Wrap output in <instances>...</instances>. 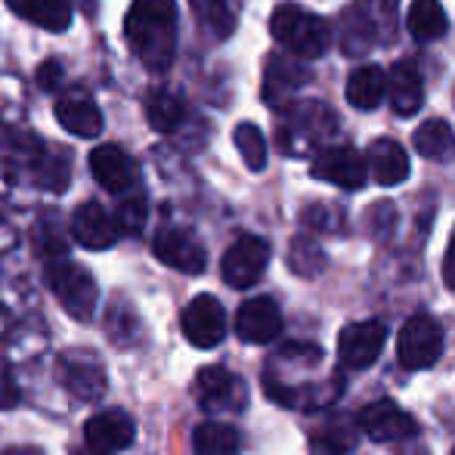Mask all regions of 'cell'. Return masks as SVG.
Returning <instances> with one entry per match:
<instances>
[{"instance_id":"6da1fadb","label":"cell","mask_w":455,"mask_h":455,"mask_svg":"<svg viewBox=\"0 0 455 455\" xmlns=\"http://www.w3.org/2000/svg\"><path fill=\"white\" fill-rule=\"evenodd\" d=\"M124 37L133 56L152 72L171 68L177 53V4L174 0H133L124 19Z\"/></svg>"},{"instance_id":"7a4b0ae2","label":"cell","mask_w":455,"mask_h":455,"mask_svg":"<svg viewBox=\"0 0 455 455\" xmlns=\"http://www.w3.org/2000/svg\"><path fill=\"white\" fill-rule=\"evenodd\" d=\"M0 146H4L12 162H19L28 171V177L41 186V189L62 192L72 183V158H68L66 152L47 146L44 140H37L35 133L0 131Z\"/></svg>"},{"instance_id":"3957f363","label":"cell","mask_w":455,"mask_h":455,"mask_svg":"<svg viewBox=\"0 0 455 455\" xmlns=\"http://www.w3.org/2000/svg\"><path fill=\"white\" fill-rule=\"evenodd\" d=\"M270 31L275 41H279L288 53L298 56V60H319L331 44L329 22L298 4L275 6V12L270 19Z\"/></svg>"},{"instance_id":"277c9868","label":"cell","mask_w":455,"mask_h":455,"mask_svg":"<svg viewBox=\"0 0 455 455\" xmlns=\"http://www.w3.org/2000/svg\"><path fill=\"white\" fill-rule=\"evenodd\" d=\"M47 285L62 304V310L78 323H87L96 313V300H100V288H96L93 275L84 267L72 264V260H56L47 267Z\"/></svg>"},{"instance_id":"5b68a950","label":"cell","mask_w":455,"mask_h":455,"mask_svg":"<svg viewBox=\"0 0 455 455\" xmlns=\"http://www.w3.org/2000/svg\"><path fill=\"white\" fill-rule=\"evenodd\" d=\"M440 354H443V329L437 319L427 313H415L412 319L403 323L400 338H396V360L403 369H431Z\"/></svg>"},{"instance_id":"8992f818","label":"cell","mask_w":455,"mask_h":455,"mask_svg":"<svg viewBox=\"0 0 455 455\" xmlns=\"http://www.w3.org/2000/svg\"><path fill=\"white\" fill-rule=\"evenodd\" d=\"M56 378H60V384L75 400H84V403L102 400L108 390L106 365L91 350H66V354H60V360H56Z\"/></svg>"},{"instance_id":"52a82bcc","label":"cell","mask_w":455,"mask_h":455,"mask_svg":"<svg viewBox=\"0 0 455 455\" xmlns=\"http://www.w3.org/2000/svg\"><path fill=\"white\" fill-rule=\"evenodd\" d=\"M270 267V245L260 235H242L227 248L220 273L229 288H251Z\"/></svg>"},{"instance_id":"ba28073f","label":"cell","mask_w":455,"mask_h":455,"mask_svg":"<svg viewBox=\"0 0 455 455\" xmlns=\"http://www.w3.org/2000/svg\"><path fill=\"white\" fill-rule=\"evenodd\" d=\"M196 394L202 409H208V412H242L248 403L245 381L223 365H208V369L198 371Z\"/></svg>"},{"instance_id":"9c48e42d","label":"cell","mask_w":455,"mask_h":455,"mask_svg":"<svg viewBox=\"0 0 455 455\" xmlns=\"http://www.w3.org/2000/svg\"><path fill=\"white\" fill-rule=\"evenodd\" d=\"M183 335L192 347H217V344L227 338V313H223V304L211 294H198L186 304L183 316Z\"/></svg>"},{"instance_id":"30bf717a","label":"cell","mask_w":455,"mask_h":455,"mask_svg":"<svg viewBox=\"0 0 455 455\" xmlns=\"http://www.w3.org/2000/svg\"><path fill=\"white\" fill-rule=\"evenodd\" d=\"M152 251L171 270H180L189 275L204 273L208 267V254H204V245L189 233V229L180 227H162L152 239Z\"/></svg>"},{"instance_id":"8fae6325","label":"cell","mask_w":455,"mask_h":455,"mask_svg":"<svg viewBox=\"0 0 455 455\" xmlns=\"http://www.w3.org/2000/svg\"><path fill=\"white\" fill-rule=\"evenodd\" d=\"M356 425L375 443H396V440H409L419 434V421L406 409L396 406L394 400L369 403L360 412V419H356Z\"/></svg>"},{"instance_id":"7c38bea8","label":"cell","mask_w":455,"mask_h":455,"mask_svg":"<svg viewBox=\"0 0 455 455\" xmlns=\"http://www.w3.org/2000/svg\"><path fill=\"white\" fill-rule=\"evenodd\" d=\"M310 174L316 180L341 186V189H360L369 180V162L354 146H329L316 156Z\"/></svg>"},{"instance_id":"4fadbf2b","label":"cell","mask_w":455,"mask_h":455,"mask_svg":"<svg viewBox=\"0 0 455 455\" xmlns=\"http://www.w3.org/2000/svg\"><path fill=\"white\" fill-rule=\"evenodd\" d=\"M338 127L335 112L319 102H304V106H294L288 115V124L279 131L282 149L291 152V143H304V149H313L316 143H323L331 131Z\"/></svg>"},{"instance_id":"5bb4252c","label":"cell","mask_w":455,"mask_h":455,"mask_svg":"<svg viewBox=\"0 0 455 455\" xmlns=\"http://www.w3.org/2000/svg\"><path fill=\"white\" fill-rule=\"evenodd\" d=\"M387 341V329L378 319H365V323H354L341 329L338 335V356L347 369H369L378 363Z\"/></svg>"},{"instance_id":"9a60e30c","label":"cell","mask_w":455,"mask_h":455,"mask_svg":"<svg viewBox=\"0 0 455 455\" xmlns=\"http://www.w3.org/2000/svg\"><path fill=\"white\" fill-rule=\"evenodd\" d=\"M282 331V310L273 298H251L235 313V335L245 344H270Z\"/></svg>"},{"instance_id":"2e32d148","label":"cell","mask_w":455,"mask_h":455,"mask_svg":"<svg viewBox=\"0 0 455 455\" xmlns=\"http://www.w3.org/2000/svg\"><path fill=\"white\" fill-rule=\"evenodd\" d=\"M72 235L78 245L91 248V251H106L118 242L121 229L100 202H84L72 214Z\"/></svg>"},{"instance_id":"e0dca14e","label":"cell","mask_w":455,"mask_h":455,"mask_svg":"<svg viewBox=\"0 0 455 455\" xmlns=\"http://www.w3.org/2000/svg\"><path fill=\"white\" fill-rule=\"evenodd\" d=\"M137 437V425L124 409H102L84 425V440L91 450L100 452H115L127 450Z\"/></svg>"},{"instance_id":"ac0fdd59","label":"cell","mask_w":455,"mask_h":455,"mask_svg":"<svg viewBox=\"0 0 455 455\" xmlns=\"http://www.w3.org/2000/svg\"><path fill=\"white\" fill-rule=\"evenodd\" d=\"M91 174L106 192L124 196L127 189L137 186V164L118 146H96L91 152Z\"/></svg>"},{"instance_id":"d6986e66","label":"cell","mask_w":455,"mask_h":455,"mask_svg":"<svg viewBox=\"0 0 455 455\" xmlns=\"http://www.w3.org/2000/svg\"><path fill=\"white\" fill-rule=\"evenodd\" d=\"M56 121H60L68 133L84 137V140H93L102 133L100 106H96L91 96H84L81 91H72V93H66V96L56 100Z\"/></svg>"},{"instance_id":"ffe728a7","label":"cell","mask_w":455,"mask_h":455,"mask_svg":"<svg viewBox=\"0 0 455 455\" xmlns=\"http://www.w3.org/2000/svg\"><path fill=\"white\" fill-rule=\"evenodd\" d=\"M310 81V72H304V66L288 56H270L264 72V100L270 106H285L300 87Z\"/></svg>"},{"instance_id":"44dd1931","label":"cell","mask_w":455,"mask_h":455,"mask_svg":"<svg viewBox=\"0 0 455 455\" xmlns=\"http://www.w3.org/2000/svg\"><path fill=\"white\" fill-rule=\"evenodd\" d=\"M387 100L390 108L403 118L415 115L425 102V84H421L419 68L412 66L409 60H400L387 75Z\"/></svg>"},{"instance_id":"7402d4cb","label":"cell","mask_w":455,"mask_h":455,"mask_svg":"<svg viewBox=\"0 0 455 455\" xmlns=\"http://www.w3.org/2000/svg\"><path fill=\"white\" fill-rule=\"evenodd\" d=\"M369 174L381 186H396L409 177V156L396 140H375L369 146Z\"/></svg>"},{"instance_id":"603a6c76","label":"cell","mask_w":455,"mask_h":455,"mask_svg":"<svg viewBox=\"0 0 455 455\" xmlns=\"http://www.w3.org/2000/svg\"><path fill=\"white\" fill-rule=\"evenodd\" d=\"M338 41L347 56H363L371 44H378V22L365 6H350L338 22Z\"/></svg>"},{"instance_id":"cb8c5ba5","label":"cell","mask_w":455,"mask_h":455,"mask_svg":"<svg viewBox=\"0 0 455 455\" xmlns=\"http://www.w3.org/2000/svg\"><path fill=\"white\" fill-rule=\"evenodd\" d=\"M12 12L47 31H66L72 25V0H6Z\"/></svg>"},{"instance_id":"d4e9b609","label":"cell","mask_w":455,"mask_h":455,"mask_svg":"<svg viewBox=\"0 0 455 455\" xmlns=\"http://www.w3.org/2000/svg\"><path fill=\"white\" fill-rule=\"evenodd\" d=\"M406 25L415 41H437L450 28V19H446V10L440 0H412V6L406 12Z\"/></svg>"},{"instance_id":"484cf974","label":"cell","mask_w":455,"mask_h":455,"mask_svg":"<svg viewBox=\"0 0 455 455\" xmlns=\"http://www.w3.org/2000/svg\"><path fill=\"white\" fill-rule=\"evenodd\" d=\"M387 96V75L378 66H363L347 78V102L356 108H378V102Z\"/></svg>"},{"instance_id":"4316f807","label":"cell","mask_w":455,"mask_h":455,"mask_svg":"<svg viewBox=\"0 0 455 455\" xmlns=\"http://www.w3.org/2000/svg\"><path fill=\"white\" fill-rule=\"evenodd\" d=\"M192 446L198 455H235L242 446V437L235 427L223 425V421H204L192 434Z\"/></svg>"},{"instance_id":"83f0119b","label":"cell","mask_w":455,"mask_h":455,"mask_svg":"<svg viewBox=\"0 0 455 455\" xmlns=\"http://www.w3.org/2000/svg\"><path fill=\"white\" fill-rule=\"evenodd\" d=\"M146 115H149V124L158 133H174L186 118V106L180 96H174L171 91H152L146 100Z\"/></svg>"},{"instance_id":"f1b7e54d","label":"cell","mask_w":455,"mask_h":455,"mask_svg":"<svg viewBox=\"0 0 455 455\" xmlns=\"http://www.w3.org/2000/svg\"><path fill=\"white\" fill-rule=\"evenodd\" d=\"M415 149L425 158H446L455 152V133L443 118H427L412 137Z\"/></svg>"},{"instance_id":"f546056e","label":"cell","mask_w":455,"mask_h":455,"mask_svg":"<svg viewBox=\"0 0 455 455\" xmlns=\"http://www.w3.org/2000/svg\"><path fill=\"white\" fill-rule=\"evenodd\" d=\"M319 452L329 455H347L356 450V427L350 419H335L329 421L325 427H319V434L313 437Z\"/></svg>"},{"instance_id":"4dcf8cb0","label":"cell","mask_w":455,"mask_h":455,"mask_svg":"<svg viewBox=\"0 0 455 455\" xmlns=\"http://www.w3.org/2000/svg\"><path fill=\"white\" fill-rule=\"evenodd\" d=\"M235 140V149H239L242 162L248 164L251 171H264L267 164V140L264 133H260V127L254 124H239L233 133Z\"/></svg>"},{"instance_id":"1f68e13d","label":"cell","mask_w":455,"mask_h":455,"mask_svg":"<svg viewBox=\"0 0 455 455\" xmlns=\"http://www.w3.org/2000/svg\"><path fill=\"white\" fill-rule=\"evenodd\" d=\"M288 267H291V270L298 273V275H316V273L325 267V254H323V248H319L313 239H304V235H298V239L291 242V254H288Z\"/></svg>"},{"instance_id":"d6a6232c","label":"cell","mask_w":455,"mask_h":455,"mask_svg":"<svg viewBox=\"0 0 455 455\" xmlns=\"http://www.w3.org/2000/svg\"><path fill=\"white\" fill-rule=\"evenodd\" d=\"M196 6H198V12H202L204 25H208L217 37L233 35L235 12H233V4H229V0H196Z\"/></svg>"},{"instance_id":"836d02e7","label":"cell","mask_w":455,"mask_h":455,"mask_svg":"<svg viewBox=\"0 0 455 455\" xmlns=\"http://www.w3.org/2000/svg\"><path fill=\"white\" fill-rule=\"evenodd\" d=\"M35 248H37L41 258H62L66 248H68L66 233H62L53 220H41L35 227Z\"/></svg>"},{"instance_id":"e575fe53","label":"cell","mask_w":455,"mask_h":455,"mask_svg":"<svg viewBox=\"0 0 455 455\" xmlns=\"http://www.w3.org/2000/svg\"><path fill=\"white\" fill-rule=\"evenodd\" d=\"M115 223H118L121 233L137 235L146 223V198L143 196H127L124 202L118 204V214H115Z\"/></svg>"},{"instance_id":"d590c367","label":"cell","mask_w":455,"mask_h":455,"mask_svg":"<svg viewBox=\"0 0 455 455\" xmlns=\"http://www.w3.org/2000/svg\"><path fill=\"white\" fill-rule=\"evenodd\" d=\"M19 403V387L12 381V371L6 363H0V409H12Z\"/></svg>"},{"instance_id":"8d00e7d4","label":"cell","mask_w":455,"mask_h":455,"mask_svg":"<svg viewBox=\"0 0 455 455\" xmlns=\"http://www.w3.org/2000/svg\"><path fill=\"white\" fill-rule=\"evenodd\" d=\"M60 75H62L60 62H56V60H47V62L41 66V72H37V84L47 87V91H53V87L60 84Z\"/></svg>"},{"instance_id":"74e56055","label":"cell","mask_w":455,"mask_h":455,"mask_svg":"<svg viewBox=\"0 0 455 455\" xmlns=\"http://www.w3.org/2000/svg\"><path fill=\"white\" fill-rule=\"evenodd\" d=\"M443 282H446V288H452L455 291V229H452V239H450L446 254H443Z\"/></svg>"},{"instance_id":"f35d334b","label":"cell","mask_w":455,"mask_h":455,"mask_svg":"<svg viewBox=\"0 0 455 455\" xmlns=\"http://www.w3.org/2000/svg\"><path fill=\"white\" fill-rule=\"evenodd\" d=\"M4 455H44V450H37V446H12Z\"/></svg>"},{"instance_id":"ab89813d","label":"cell","mask_w":455,"mask_h":455,"mask_svg":"<svg viewBox=\"0 0 455 455\" xmlns=\"http://www.w3.org/2000/svg\"><path fill=\"white\" fill-rule=\"evenodd\" d=\"M78 455H112V452H100V450H81Z\"/></svg>"},{"instance_id":"60d3db41","label":"cell","mask_w":455,"mask_h":455,"mask_svg":"<svg viewBox=\"0 0 455 455\" xmlns=\"http://www.w3.org/2000/svg\"><path fill=\"white\" fill-rule=\"evenodd\" d=\"M452 455H455V452H452Z\"/></svg>"}]
</instances>
